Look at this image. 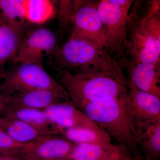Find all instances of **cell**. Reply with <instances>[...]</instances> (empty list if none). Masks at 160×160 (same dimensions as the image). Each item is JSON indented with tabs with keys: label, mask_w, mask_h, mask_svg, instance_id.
Wrapping results in <instances>:
<instances>
[{
	"label": "cell",
	"mask_w": 160,
	"mask_h": 160,
	"mask_svg": "<svg viewBox=\"0 0 160 160\" xmlns=\"http://www.w3.org/2000/svg\"><path fill=\"white\" fill-rule=\"evenodd\" d=\"M136 141L138 148L146 157L160 156V119L135 123Z\"/></svg>",
	"instance_id": "e0dca14e"
},
{
	"label": "cell",
	"mask_w": 160,
	"mask_h": 160,
	"mask_svg": "<svg viewBox=\"0 0 160 160\" xmlns=\"http://www.w3.org/2000/svg\"><path fill=\"white\" fill-rule=\"evenodd\" d=\"M26 27L9 26L0 21V81L5 65L17 54L26 33Z\"/></svg>",
	"instance_id": "9a60e30c"
},
{
	"label": "cell",
	"mask_w": 160,
	"mask_h": 160,
	"mask_svg": "<svg viewBox=\"0 0 160 160\" xmlns=\"http://www.w3.org/2000/svg\"><path fill=\"white\" fill-rule=\"evenodd\" d=\"M43 110L59 129H103L71 101L55 104Z\"/></svg>",
	"instance_id": "8fae6325"
},
{
	"label": "cell",
	"mask_w": 160,
	"mask_h": 160,
	"mask_svg": "<svg viewBox=\"0 0 160 160\" xmlns=\"http://www.w3.org/2000/svg\"><path fill=\"white\" fill-rule=\"evenodd\" d=\"M10 96L3 94L0 89V114L5 111L9 105Z\"/></svg>",
	"instance_id": "484cf974"
},
{
	"label": "cell",
	"mask_w": 160,
	"mask_h": 160,
	"mask_svg": "<svg viewBox=\"0 0 160 160\" xmlns=\"http://www.w3.org/2000/svg\"><path fill=\"white\" fill-rule=\"evenodd\" d=\"M121 160H154L153 158H142L139 156L130 157L126 155Z\"/></svg>",
	"instance_id": "83f0119b"
},
{
	"label": "cell",
	"mask_w": 160,
	"mask_h": 160,
	"mask_svg": "<svg viewBox=\"0 0 160 160\" xmlns=\"http://www.w3.org/2000/svg\"><path fill=\"white\" fill-rule=\"evenodd\" d=\"M71 32L105 48L107 51L102 23L97 1L75 0Z\"/></svg>",
	"instance_id": "52a82bcc"
},
{
	"label": "cell",
	"mask_w": 160,
	"mask_h": 160,
	"mask_svg": "<svg viewBox=\"0 0 160 160\" xmlns=\"http://www.w3.org/2000/svg\"><path fill=\"white\" fill-rule=\"evenodd\" d=\"M71 101L81 109L85 105L128 93L127 79L122 67L96 73L76 74L54 68Z\"/></svg>",
	"instance_id": "7a4b0ae2"
},
{
	"label": "cell",
	"mask_w": 160,
	"mask_h": 160,
	"mask_svg": "<svg viewBox=\"0 0 160 160\" xmlns=\"http://www.w3.org/2000/svg\"><path fill=\"white\" fill-rule=\"evenodd\" d=\"M127 84L134 123L160 119V98L140 90L128 80Z\"/></svg>",
	"instance_id": "4fadbf2b"
},
{
	"label": "cell",
	"mask_w": 160,
	"mask_h": 160,
	"mask_svg": "<svg viewBox=\"0 0 160 160\" xmlns=\"http://www.w3.org/2000/svg\"><path fill=\"white\" fill-rule=\"evenodd\" d=\"M6 154V153H5L4 152H3L2 151V150H0V154Z\"/></svg>",
	"instance_id": "f546056e"
},
{
	"label": "cell",
	"mask_w": 160,
	"mask_h": 160,
	"mask_svg": "<svg viewBox=\"0 0 160 160\" xmlns=\"http://www.w3.org/2000/svg\"><path fill=\"white\" fill-rule=\"evenodd\" d=\"M136 4L134 9L130 13L127 27L128 45L122 59L136 62L159 64L160 54L154 41L141 24V18L137 15V3Z\"/></svg>",
	"instance_id": "8992f818"
},
{
	"label": "cell",
	"mask_w": 160,
	"mask_h": 160,
	"mask_svg": "<svg viewBox=\"0 0 160 160\" xmlns=\"http://www.w3.org/2000/svg\"><path fill=\"white\" fill-rule=\"evenodd\" d=\"M0 131L22 143L29 142L46 136L19 120L2 116H0Z\"/></svg>",
	"instance_id": "ac0fdd59"
},
{
	"label": "cell",
	"mask_w": 160,
	"mask_h": 160,
	"mask_svg": "<svg viewBox=\"0 0 160 160\" xmlns=\"http://www.w3.org/2000/svg\"><path fill=\"white\" fill-rule=\"evenodd\" d=\"M0 160H24L18 155L16 154H0Z\"/></svg>",
	"instance_id": "4316f807"
},
{
	"label": "cell",
	"mask_w": 160,
	"mask_h": 160,
	"mask_svg": "<svg viewBox=\"0 0 160 160\" xmlns=\"http://www.w3.org/2000/svg\"><path fill=\"white\" fill-rule=\"evenodd\" d=\"M76 145L63 136H43L27 143L18 155L24 160H69Z\"/></svg>",
	"instance_id": "9c48e42d"
},
{
	"label": "cell",
	"mask_w": 160,
	"mask_h": 160,
	"mask_svg": "<svg viewBox=\"0 0 160 160\" xmlns=\"http://www.w3.org/2000/svg\"><path fill=\"white\" fill-rule=\"evenodd\" d=\"M64 88L44 66L32 63H20L15 69L5 71L0 81L1 91L8 96L22 92Z\"/></svg>",
	"instance_id": "5b68a950"
},
{
	"label": "cell",
	"mask_w": 160,
	"mask_h": 160,
	"mask_svg": "<svg viewBox=\"0 0 160 160\" xmlns=\"http://www.w3.org/2000/svg\"><path fill=\"white\" fill-rule=\"evenodd\" d=\"M0 21L9 26L26 27L21 0H0Z\"/></svg>",
	"instance_id": "44dd1931"
},
{
	"label": "cell",
	"mask_w": 160,
	"mask_h": 160,
	"mask_svg": "<svg viewBox=\"0 0 160 160\" xmlns=\"http://www.w3.org/2000/svg\"><path fill=\"white\" fill-rule=\"evenodd\" d=\"M132 0H100L98 11L102 23L107 51L116 58L124 57L127 45V27L130 18L129 10Z\"/></svg>",
	"instance_id": "277c9868"
},
{
	"label": "cell",
	"mask_w": 160,
	"mask_h": 160,
	"mask_svg": "<svg viewBox=\"0 0 160 160\" xmlns=\"http://www.w3.org/2000/svg\"><path fill=\"white\" fill-rule=\"evenodd\" d=\"M126 155L118 145L108 144H78L69 160H121Z\"/></svg>",
	"instance_id": "2e32d148"
},
{
	"label": "cell",
	"mask_w": 160,
	"mask_h": 160,
	"mask_svg": "<svg viewBox=\"0 0 160 160\" xmlns=\"http://www.w3.org/2000/svg\"><path fill=\"white\" fill-rule=\"evenodd\" d=\"M146 12L141 17L142 19L145 20L160 14V1L152 0L149 2Z\"/></svg>",
	"instance_id": "d4e9b609"
},
{
	"label": "cell",
	"mask_w": 160,
	"mask_h": 160,
	"mask_svg": "<svg viewBox=\"0 0 160 160\" xmlns=\"http://www.w3.org/2000/svg\"><path fill=\"white\" fill-rule=\"evenodd\" d=\"M58 47L54 32L46 27H39L26 33L19 50L10 62L43 66L44 58L52 55Z\"/></svg>",
	"instance_id": "ba28073f"
},
{
	"label": "cell",
	"mask_w": 160,
	"mask_h": 160,
	"mask_svg": "<svg viewBox=\"0 0 160 160\" xmlns=\"http://www.w3.org/2000/svg\"><path fill=\"white\" fill-rule=\"evenodd\" d=\"M60 134L75 144H108L112 139L103 129L88 128L60 129Z\"/></svg>",
	"instance_id": "ffe728a7"
},
{
	"label": "cell",
	"mask_w": 160,
	"mask_h": 160,
	"mask_svg": "<svg viewBox=\"0 0 160 160\" xmlns=\"http://www.w3.org/2000/svg\"><path fill=\"white\" fill-rule=\"evenodd\" d=\"M65 88L22 92L10 96L6 108H31L44 110L57 103L71 101Z\"/></svg>",
	"instance_id": "30bf717a"
},
{
	"label": "cell",
	"mask_w": 160,
	"mask_h": 160,
	"mask_svg": "<svg viewBox=\"0 0 160 160\" xmlns=\"http://www.w3.org/2000/svg\"><path fill=\"white\" fill-rule=\"evenodd\" d=\"M141 23L154 41L158 52L160 54V14L145 20L141 18Z\"/></svg>",
	"instance_id": "603a6c76"
},
{
	"label": "cell",
	"mask_w": 160,
	"mask_h": 160,
	"mask_svg": "<svg viewBox=\"0 0 160 160\" xmlns=\"http://www.w3.org/2000/svg\"><path fill=\"white\" fill-rule=\"evenodd\" d=\"M0 116L19 120L46 135L60 134V129L43 110L31 108H6Z\"/></svg>",
	"instance_id": "5bb4252c"
},
{
	"label": "cell",
	"mask_w": 160,
	"mask_h": 160,
	"mask_svg": "<svg viewBox=\"0 0 160 160\" xmlns=\"http://www.w3.org/2000/svg\"><path fill=\"white\" fill-rule=\"evenodd\" d=\"M54 68L70 73L88 74L121 67L103 47L70 33L69 38L51 55Z\"/></svg>",
	"instance_id": "3957f363"
},
{
	"label": "cell",
	"mask_w": 160,
	"mask_h": 160,
	"mask_svg": "<svg viewBox=\"0 0 160 160\" xmlns=\"http://www.w3.org/2000/svg\"><path fill=\"white\" fill-rule=\"evenodd\" d=\"M27 143H22L0 131V150L6 154H18Z\"/></svg>",
	"instance_id": "cb8c5ba5"
},
{
	"label": "cell",
	"mask_w": 160,
	"mask_h": 160,
	"mask_svg": "<svg viewBox=\"0 0 160 160\" xmlns=\"http://www.w3.org/2000/svg\"><path fill=\"white\" fill-rule=\"evenodd\" d=\"M26 22L41 25L50 20L55 13L54 2L49 0H21Z\"/></svg>",
	"instance_id": "d6986e66"
},
{
	"label": "cell",
	"mask_w": 160,
	"mask_h": 160,
	"mask_svg": "<svg viewBox=\"0 0 160 160\" xmlns=\"http://www.w3.org/2000/svg\"><path fill=\"white\" fill-rule=\"evenodd\" d=\"M80 110L115 140L127 155L139 156L128 93L89 103Z\"/></svg>",
	"instance_id": "6da1fadb"
},
{
	"label": "cell",
	"mask_w": 160,
	"mask_h": 160,
	"mask_svg": "<svg viewBox=\"0 0 160 160\" xmlns=\"http://www.w3.org/2000/svg\"><path fill=\"white\" fill-rule=\"evenodd\" d=\"M69 160L67 159H49V160Z\"/></svg>",
	"instance_id": "f1b7e54d"
},
{
	"label": "cell",
	"mask_w": 160,
	"mask_h": 160,
	"mask_svg": "<svg viewBox=\"0 0 160 160\" xmlns=\"http://www.w3.org/2000/svg\"><path fill=\"white\" fill-rule=\"evenodd\" d=\"M118 64L126 68L127 80L138 89L160 98V63L136 62L124 58Z\"/></svg>",
	"instance_id": "7c38bea8"
},
{
	"label": "cell",
	"mask_w": 160,
	"mask_h": 160,
	"mask_svg": "<svg viewBox=\"0 0 160 160\" xmlns=\"http://www.w3.org/2000/svg\"><path fill=\"white\" fill-rule=\"evenodd\" d=\"M59 29L65 31L71 27L74 9V1L63 0L59 2Z\"/></svg>",
	"instance_id": "7402d4cb"
}]
</instances>
